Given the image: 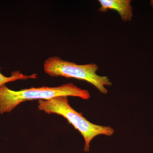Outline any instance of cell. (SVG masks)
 <instances>
[{
	"mask_svg": "<svg viewBox=\"0 0 153 153\" xmlns=\"http://www.w3.org/2000/svg\"><path fill=\"white\" fill-rule=\"evenodd\" d=\"M100 7L99 11L106 12L108 10L116 11L124 22L132 20L133 13L130 0H99Z\"/></svg>",
	"mask_w": 153,
	"mask_h": 153,
	"instance_id": "obj_4",
	"label": "cell"
},
{
	"mask_svg": "<svg viewBox=\"0 0 153 153\" xmlns=\"http://www.w3.org/2000/svg\"><path fill=\"white\" fill-rule=\"evenodd\" d=\"M60 96H72L88 100L91 95L89 91L78 87L73 83L56 87H32L19 91L11 90L5 85H3L0 87V114L11 112L25 101L48 100Z\"/></svg>",
	"mask_w": 153,
	"mask_h": 153,
	"instance_id": "obj_1",
	"label": "cell"
},
{
	"mask_svg": "<svg viewBox=\"0 0 153 153\" xmlns=\"http://www.w3.org/2000/svg\"><path fill=\"white\" fill-rule=\"evenodd\" d=\"M98 66L95 63L78 65L63 60L60 57L53 56L45 60L44 69L45 73L52 77L61 76L84 80L92 84L102 94H106V86H111L112 82L107 76L97 74Z\"/></svg>",
	"mask_w": 153,
	"mask_h": 153,
	"instance_id": "obj_3",
	"label": "cell"
},
{
	"mask_svg": "<svg viewBox=\"0 0 153 153\" xmlns=\"http://www.w3.org/2000/svg\"><path fill=\"white\" fill-rule=\"evenodd\" d=\"M68 97L60 96L52 99L39 100L38 107L39 110L48 114H55L62 116L78 130L85 141L84 151H89L91 142L95 137L100 135L111 136L115 131L108 126L94 124L83 117L82 114L77 112L69 104Z\"/></svg>",
	"mask_w": 153,
	"mask_h": 153,
	"instance_id": "obj_2",
	"label": "cell"
},
{
	"mask_svg": "<svg viewBox=\"0 0 153 153\" xmlns=\"http://www.w3.org/2000/svg\"><path fill=\"white\" fill-rule=\"evenodd\" d=\"M1 69V67H0ZM38 74L36 73L27 75L22 74L19 71H13L11 73V76H6L3 75L0 71V87L5 85L8 82L18 80H27L29 79H35L37 78Z\"/></svg>",
	"mask_w": 153,
	"mask_h": 153,
	"instance_id": "obj_5",
	"label": "cell"
}]
</instances>
